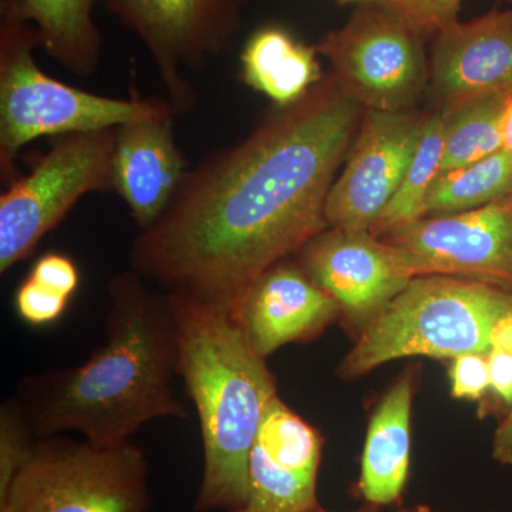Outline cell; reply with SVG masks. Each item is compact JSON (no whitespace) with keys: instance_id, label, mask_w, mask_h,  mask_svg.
<instances>
[{"instance_id":"obj_1","label":"cell","mask_w":512,"mask_h":512,"mask_svg":"<svg viewBox=\"0 0 512 512\" xmlns=\"http://www.w3.org/2000/svg\"><path fill=\"white\" fill-rule=\"evenodd\" d=\"M359 109L335 80H320L241 143L205 158L134 239L131 269L165 293L232 308L329 228L326 201Z\"/></svg>"},{"instance_id":"obj_2","label":"cell","mask_w":512,"mask_h":512,"mask_svg":"<svg viewBox=\"0 0 512 512\" xmlns=\"http://www.w3.org/2000/svg\"><path fill=\"white\" fill-rule=\"evenodd\" d=\"M106 339L82 365L50 369L19 384L18 402L35 437L79 431L97 444L130 441L148 421L187 419L171 382L178 338L167 293L133 269L107 286Z\"/></svg>"},{"instance_id":"obj_3","label":"cell","mask_w":512,"mask_h":512,"mask_svg":"<svg viewBox=\"0 0 512 512\" xmlns=\"http://www.w3.org/2000/svg\"><path fill=\"white\" fill-rule=\"evenodd\" d=\"M178 338V376L200 419L204 474L195 510L239 512L248 460L276 377L232 318L229 306L167 293Z\"/></svg>"},{"instance_id":"obj_4","label":"cell","mask_w":512,"mask_h":512,"mask_svg":"<svg viewBox=\"0 0 512 512\" xmlns=\"http://www.w3.org/2000/svg\"><path fill=\"white\" fill-rule=\"evenodd\" d=\"M510 315L512 293L497 286L454 276H417L360 332L338 375L355 379L402 357L487 355L495 323Z\"/></svg>"},{"instance_id":"obj_5","label":"cell","mask_w":512,"mask_h":512,"mask_svg":"<svg viewBox=\"0 0 512 512\" xmlns=\"http://www.w3.org/2000/svg\"><path fill=\"white\" fill-rule=\"evenodd\" d=\"M32 23L0 8V171L15 174L19 151L39 137L120 127L175 110L164 99H113L59 82L40 69ZM177 111V110H175ZM178 114V113H177Z\"/></svg>"},{"instance_id":"obj_6","label":"cell","mask_w":512,"mask_h":512,"mask_svg":"<svg viewBox=\"0 0 512 512\" xmlns=\"http://www.w3.org/2000/svg\"><path fill=\"white\" fill-rule=\"evenodd\" d=\"M148 461L130 441L43 437L0 500V512H147Z\"/></svg>"},{"instance_id":"obj_7","label":"cell","mask_w":512,"mask_h":512,"mask_svg":"<svg viewBox=\"0 0 512 512\" xmlns=\"http://www.w3.org/2000/svg\"><path fill=\"white\" fill-rule=\"evenodd\" d=\"M424 33L399 5L377 0L315 49L328 57L332 79L350 100L367 110L396 113L410 109L426 84Z\"/></svg>"},{"instance_id":"obj_8","label":"cell","mask_w":512,"mask_h":512,"mask_svg":"<svg viewBox=\"0 0 512 512\" xmlns=\"http://www.w3.org/2000/svg\"><path fill=\"white\" fill-rule=\"evenodd\" d=\"M119 127L59 136L26 177L0 197V272L35 251L84 195L114 192Z\"/></svg>"},{"instance_id":"obj_9","label":"cell","mask_w":512,"mask_h":512,"mask_svg":"<svg viewBox=\"0 0 512 512\" xmlns=\"http://www.w3.org/2000/svg\"><path fill=\"white\" fill-rule=\"evenodd\" d=\"M146 46L178 114L197 103L188 73L227 52L241 29L244 0H104Z\"/></svg>"},{"instance_id":"obj_10","label":"cell","mask_w":512,"mask_h":512,"mask_svg":"<svg viewBox=\"0 0 512 512\" xmlns=\"http://www.w3.org/2000/svg\"><path fill=\"white\" fill-rule=\"evenodd\" d=\"M414 278L443 275L512 293V192L477 210L424 217L380 237Z\"/></svg>"},{"instance_id":"obj_11","label":"cell","mask_w":512,"mask_h":512,"mask_svg":"<svg viewBox=\"0 0 512 512\" xmlns=\"http://www.w3.org/2000/svg\"><path fill=\"white\" fill-rule=\"evenodd\" d=\"M426 116L366 110L326 201L329 228L370 231L402 184Z\"/></svg>"},{"instance_id":"obj_12","label":"cell","mask_w":512,"mask_h":512,"mask_svg":"<svg viewBox=\"0 0 512 512\" xmlns=\"http://www.w3.org/2000/svg\"><path fill=\"white\" fill-rule=\"evenodd\" d=\"M299 252L302 268L360 332L414 279L399 249L370 231L325 229Z\"/></svg>"},{"instance_id":"obj_13","label":"cell","mask_w":512,"mask_h":512,"mask_svg":"<svg viewBox=\"0 0 512 512\" xmlns=\"http://www.w3.org/2000/svg\"><path fill=\"white\" fill-rule=\"evenodd\" d=\"M323 439L276 396L248 460L247 503L239 512H306L319 507L316 483Z\"/></svg>"},{"instance_id":"obj_14","label":"cell","mask_w":512,"mask_h":512,"mask_svg":"<svg viewBox=\"0 0 512 512\" xmlns=\"http://www.w3.org/2000/svg\"><path fill=\"white\" fill-rule=\"evenodd\" d=\"M249 345L271 356L289 343L308 342L342 313L301 264L281 261L242 293L231 308Z\"/></svg>"},{"instance_id":"obj_15","label":"cell","mask_w":512,"mask_h":512,"mask_svg":"<svg viewBox=\"0 0 512 512\" xmlns=\"http://www.w3.org/2000/svg\"><path fill=\"white\" fill-rule=\"evenodd\" d=\"M434 33L431 84L443 111L476 97L512 99V9Z\"/></svg>"},{"instance_id":"obj_16","label":"cell","mask_w":512,"mask_h":512,"mask_svg":"<svg viewBox=\"0 0 512 512\" xmlns=\"http://www.w3.org/2000/svg\"><path fill=\"white\" fill-rule=\"evenodd\" d=\"M177 116V111L170 110L117 130L114 192L126 202L140 231L151 227L167 210L188 173L174 136Z\"/></svg>"},{"instance_id":"obj_17","label":"cell","mask_w":512,"mask_h":512,"mask_svg":"<svg viewBox=\"0 0 512 512\" xmlns=\"http://www.w3.org/2000/svg\"><path fill=\"white\" fill-rule=\"evenodd\" d=\"M413 393V376L403 375L384 394L370 419L357 484L359 493L370 505L397 503L406 487Z\"/></svg>"},{"instance_id":"obj_18","label":"cell","mask_w":512,"mask_h":512,"mask_svg":"<svg viewBox=\"0 0 512 512\" xmlns=\"http://www.w3.org/2000/svg\"><path fill=\"white\" fill-rule=\"evenodd\" d=\"M94 0H0V8L32 23L40 47L67 72L93 76L101 63Z\"/></svg>"},{"instance_id":"obj_19","label":"cell","mask_w":512,"mask_h":512,"mask_svg":"<svg viewBox=\"0 0 512 512\" xmlns=\"http://www.w3.org/2000/svg\"><path fill=\"white\" fill-rule=\"evenodd\" d=\"M241 63L245 83L279 107L301 100L320 82L315 46L303 45L281 28L255 32L242 52Z\"/></svg>"},{"instance_id":"obj_20","label":"cell","mask_w":512,"mask_h":512,"mask_svg":"<svg viewBox=\"0 0 512 512\" xmlns=\"http://www.w3.org/2000/svg\"><path fill=\"white\" fill-rule=\"evenodd\" d=\"M512 192V157L501 150L456 170L440 173L427 194L423 218L477 210Z\"/></svg>"},{"instance_id":"obj_21","label":"cell","mask_w":512,"mask_h":512,"mask_svg":"<svg viewBox=\"0 0 512 512\" xmlns=\"http://www.w3.org/2000/svg\"><path fill=\"white\" fill-rule=\"evenodd\" d=\"M507 103L501 96H483L443 111L446 127L440 173L476 163L503 150L501 119Z\"/></svg>"},{"instance_id":"obj_22","label":"cell","mask_w":512,"mask_h":512,"mask_svg":"<svg viewBox=\"0 0 512 512\" xmlns=\"http://www.w3.org/2000/svg\"><path fill=\"white\" fill-rule=\"evenodd\" d=\"M444 127L446 117L441 113L427 116L419 144L402 184L389 202L379 220L370 229V234L380 238L394 229L423 218V205L431 185L439 177L444 150Z\"/></svg>"},{"instance_id":"obj_23","label":"cell","mask_w":512,"mask_h":512,"mask_svg":"<svg viewBox=\"0 0 512 512\" xmlns=\"http://www.w3.org/2000/svg\"><path fill=\"white\" fill-rule=\"evenodd\" d=\"M18 399H9L0 410V500L8 494L19 471L32 454L36 441Z\"/></svg>"},{"instance_id":"obj_24","label":"cell","mask_w":512,"mask_h":512,"mask_svg":"<svg viewBox=\"0 0 512 512\" xmlns=\"http://www.w3.org/2000/svg\"><path fill=\"white\" fill-rule=\"evenodd\" d=\"M69 299L28 275L16 291L15 308L19 318L28 325L46 326L60 319Z\"/></svg>"},{"instance_id":"obj_25","label":"cell","mask_w":512,"mask_h":512,"mask_svg":"<svg viewBox=\"0 0 512 512\" xmlns=\"http://www.w3.org/2000/svg\"><path fill=\"white\" fill-rule=\"evenodd\" d=\"M451 394L456 399L480 400L490 389L487 355L466 353L454 357L450 367Z\"/></svg>"},{"instance_id":"obj_26","label":"cell","mask_w":512,"mask_h":512,"mask_svg":"<svg viewBox=\"0 0 512 512\" xmlns=\"http://www.w3.org/2000/svg\"><path fill=\"white\" fill-rule=\"evenodd\" d=\"M29 276L67 298H72L79 288L80 275L76 264L69 256L56 254V252H50L39 258Z\"/></svg>"},{"instance_id":"obj_27","label":"cell","mask_w":512,"mask_h":512,"mask_svg":"<svg viewBox=\"0 0 512 512\" xmlns=\"http://www.w3.org/2000/svg\"><path fill=\"white\" fill-rule=\"evenodd\" d=\"M512 3V0H507ZM463 0H404L406 10L426 32H436L457 20Z\"/></svg>"},{"instance_id":"obj_28","label":"cell","mask_w":512,"mask_h":512,"mask_svg":"<svg viewBox=\"0 0 512 512\" xmlns=\"http://www.w3.org/2000/svg\"><path fill=\"white\" fill-rule=\"evenodd\" d=\"M488 373H490V389L501 402L512 406V355L491 349L487 353Z\"/></svg>"},{"instance_id":"obj_29","label":"cell","mask_w":512,"mask_h":512,"mask_svg":"<svg viewBox=\"0 0 512 512\" xmlns=\"http://www.w3.org/2000/svg\"><path fill=\"white\" fill-rule=\"evenodd\" d=\"M493 456L498 463L512 467V406L498 429L495 430Z\"/></svg>"},{"instance_id":"obj_30","label":"cell","mask_w":512,"mask_h":512,"mask_svg":"<svg viewBox=\"0 0 512 512\" xmlns=\"http://www.w3.org/2000/svg\"><path fill=\"white\" fill-rule=\"evenodd\" d=\"M491 349L512 355V315L498 320L490 335Z\"/></svg>"},{"instance_id":"obj_31","label":"cell","mask_w":512,"mask_h":512,"mask_svg":"<svg viewBox=\"0 0 512 512\" xmlns=\"http://www.w3.org/2000/svg\"><path fill=\"white\" fill-rule=\"evenodd\" d=\"M501 140H503V150L512 157V99L508 100L503 119H501Z\"/></svg>"},{"instance_id":"obj_32","label":"cell","mask_w":512,"mask_h":512,"mask_svg":"<svg viewBox=\"0 0 512 512\" xmlns=\"http://www.w3.org/2000/svg\"><path fill=\"white\" fill-rule=\"evenodd\" d=\"M399 512H433L427 505H417V507L409 508V510H402Z\"/></svg>"},{"instance_id":"obj_33","label":"cell","mask_w":512,"mask_h":512,"mask_svg":"<svg viewBox=\"0 0 512 512\" xmlns=\"http://www.w3.org/2000/svg\"><path fill=\"white\" fill-rule=\"evenodd\" d=\"M339 2H353V0H339ZM389 2L396 3V5H399L400 8L404 5V0H389Z\"/></svg>"},{"instance_id":"obj_34","label":"cell","mask_w":512,"mask_h":512,"mask_svg":"<svg viewBox=\"0 0 512 512\" xmlns=\"http://www.w3.org/2000/svg\"><path fill=\"white\" fill-rule=\"evenodd\" d=\"M306 512H330V511L322 510V508L316 507V508H313V510H309ZM356 512H366V511H356Z\"/></svg>"}]
</instances>
